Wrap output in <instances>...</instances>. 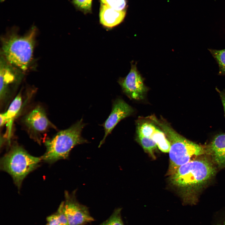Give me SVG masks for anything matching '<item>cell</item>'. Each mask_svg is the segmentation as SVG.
Returning <instances> with one entry per match:
<instances>
[{
	"mask_svg": "<svg viewBox=\"0 0 225 225\" xmlns=\"http://www.w3.org/2000/svg\"><path fill=\"white\" fill-rule=\"evenodd\" d=\"M216 172L210 160L199 158L180 166L170 175L169 181L178 190L184 205H194L198 202L199 192Z\"/></svg>",
	"mask_w": 225,
	"mask_h": 225,
	"instance_id": "obj_1",
	"label": "cell"
},
{
	"mask_svg": "<svg viewBox=\"0 0 225 225\" xmlns=\"http://www.w3.org/2000/svg\"><path fill=\"white\" fill-rule=\"evenodd\" d=\"M148 118L164 132L170 143L168 175L174 173L180 166L192 160V158L207 153L206 147L180 135L164 120L158 119L154 115Z\"/></svg>",
	"mask_w": 225,
	"mask_h": 225,
	"instance_id": "obj_2",
	"label": "cell"
},
{
	"mask_svg": "<svg viewBox=\"0 0 225 225\" xmlns=\"http://www.w3.org/2000/svg\"><path fill=\"white\" fill-rule=\"evenodd\" d=\"M37 32L32 27L25 35L12 32L2 40L1 54L10 63L22 71L28 70L32 59Z\"/></svg>",
	"mask_w": 225,
	"mask_h": 225,
	"instance_id": "obj_3",
	"label": "cell"
},
{
	"mask_svg": "<svg viewBox=\"0 0 225 225\" xmlns=\"http://www.w3.org/2000/svg\"><path fill=\"white\" fill-rule=\"evenodd\" d=\"M85 125L81 118L69 128L58 132L52 138L46 140V151L42 159L52 163L68 157L72 149L78 145L88 143L87 140L81 135Z\"/></svg>",
	"mask_w": 225,
	"mask_h": 225,
	"instance_id": "obj_4",
	"label": "cell"
},
{
	"mask_svg": "<svg viewBox=\"0 0 225 225\" xmlns=\"http://www.w3.org/2000/svg\"><path fill=\"white\" fill-rule=\"evenodd\" d=\"M41 160L42 157L33 156L21 147L14 145L1 159L0 167L12 176L19 189L24 179L38 167Z\"/></svg>",
	"mask_w": 225,
	"mask_h": 225,
	"instance_id": "obj_5",
	"label": "cell"
},
{
	"mask_svg": "<svg viewBox=\"0 0 225 225\" xmlns=\"http://www.w3.org/2000/svg\"><path fill=\"white\" fill-rule=\"evenodd\" d=\"M137 62H131L130 71L124 78H120L118 82L123 92L130 98L137 100L143 99L148 91L144 79L137 69Z\"/></svg>",
	"mask_w": 225,
	"mask_h": 225,
	"instance_id": "obj_6",
	"label": "cell"
},
{
	"mask_svg": "<svg viewBox=\"0 0 225 225\" xmlns=\"http://www.w3.org/2000/svg\"><path fill=\"white\" fill-rule=\"evenodd\" d=\"M76 191L69 194L65 192V200L62 202L63 212L69 225H83L93 221L88 208L79 203L76 199Z\"/></svg>",
	"mask_w": 225,
	"mask_h": 225,
	"instance_id": "obj_7",
	"label": "cell"
},
{
	"mask_svg": "<svg viewBox=\"0 0 225 225\" xmlns=\"http://www.w3.org/2000/svg\"><path fill=\"white\" fill-rule=\"evenodd\" d=\"M133 112V108L122 99L118 98L113 101L111 112L102 125L104 130V135L100 142L99 147L104 143L107 137L118 123L130 116Z\"/></svg>",
	"mask_w": 225,
	"mask_h": 225,
	"instance_id": "obj_8",
	"label": "cell"
},
{
	"mask_svg": "<svg viewBox=\"0 0 225 225\" xmlns=\"http://www.w3.org/2000/svg\"><path fill=\"white\" fill-rule=\"evenodd\" d=\"M0 64V98L3 101L8 94L9 87L19 82L22 78V71L10 63L1 54Z\"/></svg>",
	"mask_w": 225,
	"mask_h": 225,
	"instance_id": "obj_9",
	"label": "cell"
},
{
	"mask_svg": "<svg viewBox=\"0 0 225 225\" xmlns=\"http://www.w3.org/2000/svg\"><path fill=\"white\" fill-rule=\"evenodd\" d=\"M136 131L152 139L162 152H169L170 144L165 133L149 119L137 123Z\"/></svg>",
	"mask_w": 225,
	"mask_h": 225,
	"instance_id": "obj_10",
	"label": "cell"
},
{
	"mask_svg": "<svg viewBox=\"0 0 225 225\" xmlns=\"http://www.w3.org/2000/svg\"><path fill=\"white\" fill-rule=\"evenodd\" d=\"M24 122L34 137L45 132L52 125L44 109L40 106L35 108L25 116Z\"/></svg>",
	"mask_w": 225,
	"mask_h": 225,
	"instance_id": "obj_11",
	"label": "cell"
},
{
	"mask_svg": "<svg viewBox=\"0 0 225 225\" xmlns=\"http://www.w3.org/2000/svg\"><path fill=\"white\" fill-rule=\"evenodd\" d=\"M126 14V10H117L101 3L99 14L100 22L106 28H112L122 22Z\"/></svg>",
	"mask_w": 225,
	"mask_h": 225,
	"instance_id": "obj_12",
	"label": "cell"
},
{
	"mask_svg": "<svg viewBox=\"0 0 225 225\" xmlns=\"http://www.w3.org/2000/svg\"><path fill=\"white\" fill-rule=\"evenodd\" d=\"M207 153L220 168L225 167V134L216 136L207 147Z\"/></svg>",
	"mask_w": 225,
	"mask_h": 225,
	"instance_id": "obj_13",
	"label": "cell"
},
{
	"mask_svg": "<svg viewBox=\"0 0 225 225\" xmlns=\"http://www.w3.org/2000/svg\"><path fill=\"white\" fill-rule=\"evenodd\" d=\"M22 98L20 93L15 97L10 104L7 111L5 112L6 118V130L5 137L10 143L12 136L13 124L22 107Z\"/></svg>",
	"mask_w": 225,
	"mask_h": 225,
	"instance_id": "obj_14",
	"label": "cell"
},
{
	"mask_svg": "<svg viewBox=\"0 0 225 225\" xmlns=\"http://www.w3.org/2000/svg\"><path fill=\"white\" fill-rule=\"evenodd\" d=\"M137 139L143 149L154 158V151L157 147L154 141L149 137L145 136L139 132L136 131Z\"/></svg>",
	"mask_w": 225,
	"mask_h": 225,
	"instance_id": "obj_15",
	"label": "cell"
},
{
	"mask_svg": "<svg viewBox=\"0 0 225 225\" xmlns=\"http://www.w3.org/2000/svg\"><path fill=\"white\" fill-rule=\"evenodd\" d=\"M48 225H69L67 218L63 212L62 202L57 212L47 218Z\"/></svg>",
	"mask_w": 225,
	"mask_h": 225,
	"instance_id": "obj_16",
	"label": "cell"
},
{
	"mask_svg": "<svg viewBox=\"0 0 225 225\" xmlns=\"http://www.w3.org/2000/svg\"><path fill=\"white\" fill-rule=\"evenodd\" d=\"M219 67L218 74L225 76V49L216 50L208 49Z\"/></svg>",
	"mask_w": 225,
	"mask_h": 225,
	"instance_id": "obj_17",
	"label": "cell"
},
{
	"mask_svg": "<svg viewBox=\"0 0 225 225\" xmlns=\"http://www.w3.org/2000/svg\"><path fill=\"white\" fill-rule=\"evenodd\" d=\"M121 208L115 209L110 217L99 225H124L121 216Z\"/></svg>",
	"mask_w": 225,
	"mask_h": 225,
	"instance_id": "obj_18",
	"label": "cell"
},
{
	"mask_svg": "<svg viewBox=\"0 0 225 225\" xmlns=\"http://www.w3.org/2000/svg\"><path fill=\"white\" fill-rule=\"evenodd\" d=\"M73 4L84 14L91 12L92 0H72Z\"/></svg>",
	"mask_w": 225,
	"mask_h": 225,
	"instance_id": "obj_19",
	"label": "cell"
},
{
	"mask_svg": "<svg viewBox=\"0 0 225 225\" xmlns=\"http://www.w3.org/2000/svg\"><path fill=\"white\" fill-rule=\"evenodd\" d=\"M101 3L107 5L113 9L122 11L126 10V0H100Z\"/></svg>",
	"mask_w": 225,
	"mask_h": 225,
	"instance_id": "obj_20",
	"label": "cell"
},
{
	"mask_svg": "<svg viewBox=\"0 0 225 225\" xmlns=\"http://www.w3.org/2000/svg\"><path fill=\"white\" fill-rule=\"evenodd\" d=\"M212 225H225V210H221L215 213Z\"/></svg>",
	"mask_w": 225,
	"mask_h": 225,
	"instance_id": "obj_21",
	"label": "cell"
},
{
	"mask_svg": "<svg viewBox=\"0 0 225 225\" xmlns=\"http://www.w3.org/2000/svg\"><path fill=\"white\" fill-rule=\"evenodd\" d=\"M0 125L1 127H3L6 123V118L5 112L0 115Z\"/></svg>",
	"mask_w": 225,
	"mask_h": 225,
	"instance_id": "obj_22",
	"label": "cell"
},
{
	"mask_svg": "<svg viewBox=\"0 0 225 225\" xmlns=\"http://www.w3.org/2000/svg\"><path fill=\"white\" fill-rule=\"evenodd\" d=\"M220 92V96L223 107V108L225 114V90L221 92Z\"/></svg>",
	"mask_w": 225,
	"mask_h": 225,
	"instance_id": "obj_23",
	"label": "cell"
},
{
	"mask_svg": "<svg viewBox=\"0 0 225 225\" xmlns=\"http://www.w3.org/2000/svg\"><path fill=\"white\" fill-rule=\"evenodd\" d=\"M48 225V224H47V225Z\"/></svg>",
	"mask_w": 225,
	"mask_h": 225,
	"instance_id": "obj_24",
	"label": "cell"
}]
</instances>
